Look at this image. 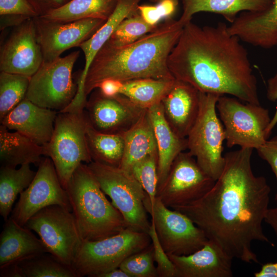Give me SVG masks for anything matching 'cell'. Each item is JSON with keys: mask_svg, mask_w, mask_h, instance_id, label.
<instances>
[{"mask_svg": "<svg viewBox=\"0 0 277 277\" xmlns=\"http://www.w3.org/2000/svg\"><path fill=\"white\" fill-rule=\"evenodd\" d=\"M184 26L179 19H168L132 43L117 46L107 41L86 74L85 96L107 79L122 82L145 78L175 80L169 69L168 58Z\"/></svg>", "mask_w": 277, "mask_h": 277, "instance_id": "obj_3", "label": "cell"}, {"mask_svg": "<svg viewBox=\"0 0 277 277\" xmlns=\"http://www.w3.org/2000/svg\"><path fill=\"white\" fill-rule=\"evenodd\" d=\"M161 103L172 130L180 137L186 138L199 114L200 92L191 85L175 80Z\"/></svg>", "mask_w": 277, "mask_h": 277, "instance_id": "obj_20", "label": "cell"}, {"mask_svg": "<svg viewBox=\"0 0 277 277\" xmlns=\"http://www.w3.org/2000/svg\"><path fill=\"white\" fill-rule=\"evenodd\" d=\"M118 0H70L64 6L39 16L57 22H71L86 18L107 21Z\"/></svg>", "mask_w": 277, "mask_h": 277, "instance_id": "obj_28", "label": "cell"}, {"mask_svg": "<svg viewBox=\"0 0 277 277\" xmlns=\"http://www.w3.org/2000/svg\"><path fill=\"white\" fill-rule=\"evenodd\" d=\"M256 150L259 155L270 165L277 182V135L268 139L263 145ZM275 200L277 202V191Z\"/></svg>", "mask_w": 277, "mask_h": 277, "instance_id": "obj_40", "label": "cell"}, {"mask_svg": "<svg viewBox=\"0 0 277 277\" xmlns=\"http://www.w3.org/2000/svg\"><path fill=\"white\" fill-rule=\"evenodd\" d=\"M79 55V51H74L51 62H43L30 77L25 98L43 108L59 111L66 108L77 92L72 72Z\"/></svg>", "mask_w": 277, "mask_h": 277, "instance_id": "obj_10", "label": "cell"}, {"mask_svg": "<svg viewBox=\"0 0 277 277\" xmlns=\"http://www.w3.org/2000/svg\"><path fill=\"white\" fill-rule=\"evenodd\" d=\"M267 97L271 102L277 103V73L268 80ZM277 124V105L273 116L266 131V137L268 140L272 129Z\"/></svg>", "mask_w": 277, "mask_h": 277, "instance_id": "obj_42", "label": "cell"}, {"mask_svg": "<svg viewBox=\"0 0 277 277\" xmlns=\"http://www.w3.org/2000/svg\"><path fill=\"white\" fill-rule=\"evenodd\" d=\"M30 77L1 71L0 121L26 97Z\"/></svg>", "mask_w": 277, "mask_h": 277, "instance_id": "obj_32", "label": "cell"}, {"mask_svg": "<svg viewBox=\"0 0 277 277\" xmlns=\"http://www.w3.org/2000/svg\"><path fill=\"white\" fill-rule=\"evenodd\" d=\"M147 111L157 146L158 188L165 180L176 156L187 149V142L186 138L178 136L169 125L161 103Z\"/></svg>", "mask_w": 277, "mask_h": 277, "instance_id": "obj_24", "label": "cell"}, {"mask_svg": "<svg viewBox=\"0 0 277 277\" xmlns=\"http://www.w3.org/2000/svg\"><path fill=\"white\" fill-rule=\"evenodd\" d=\"M1 277H25L19 264L11 265L0 268Z\"/></svg>", "mask_w": 277, "mask_h": 277, "instance_id": "obj_45", "label": "cell"}, {"mask_svg": "<svg viewBox=\"0 0 277 277\" xmlns=\"http://www.w3.org/2000/svg\"><path fill=\"white\" fill-rule=\"evenodd\" d=\"M48 252L44 243L32 230L10 216L0 235V268Z\"/></svg>", "mask_w": 277, "mask_h": 277, "instance_id": "obj_23", "label": "cell"}, {"mask_svg": "<svg viewBox=\"0 0 277 277\" xmlns=\"http://www.w3.org/2000/svg\"><path fill=\"white\" fill-rule=\"evenodd\" d=\"M178 4L173 0H163L156 5H138V12L148 24L156 26L164 18H170Z\"/></svg>", "mask_w": 277, "mask_h": 277, "instance_id": "obj_38", "label": "cell"}, {"mask_svg": "<svg viewBox=\"0 0 277 277\" xmlns=\"http://www.w3.org/2000/svg\"><path fill=\"white\" fill-rule=\"evenodd\" d=\"M85 108L92 126L98 131L110 134L123 133L127 131L145 110L121 94L109 97L99 90L92 94Z\"/></svg>", "mask_w": 277, "mask_h": 277, "instance_id": "obj_17", "label": "cell"}, {"mask_svg": "<svg viewBox=\"0 0 277 277\" xmlns=\"http://www.w3.org/2000/svg\"><path fill=\"white\" fill-rule=\"evenodd\" d=\"M241 41L263 48L277 45V0L263 12H243L228 27Z\"/></svg>", "mask_w": 277, "mask_h": 277, "instance_id": "obj_22", "label": "cell"}, {"mask_svg": "<svg viewBox=\"0 0 277 277\" xmlns=\"http://www.w3.org/2000/svg\"><path fill=\"white\" fill-rule=\"evenodd\" d=\"M123 156L119 167L130 172L133 166L148 155L157 153L155 138L147 109L127 131Z\"/></svg>", "mask_w": 277, "mask_h": 277, "instance_id": "obj_27", "label": "cell"}, {"mask_svg": "<svg viewBox=\"0 0 277 277\" xmlns=\"http://www.w3.org/2000/svg\"><path fill=\"white\" fill-rule=\"evenodd\" d=\"M0 15L38 16L27 0H0Z\"/></svg>", "mask_w": 277, "mask_h": 277, "instance_id": "obj_39", "label": "cell"}, {"mask_svg": "<svg viewBox=\"0 0 277 277\" xmlns=\"http://www.w3.org/2000/svg\"><path fill=\"white\" fill-rule=\"evenodd\" d=\"M241 41L224 23L201 27L190 21L168 56L169 69L175 80L200 92L260 105L256 78Z\"/></svg>", "mask_w": 277, "mask_h": 277, "instance_id": "obj_2", "label": "cell"}, {"mask_svg": "<svg viewBox=\"0 0 277 277\" xmlns=\"http://www.w3.org/2000/svg\"><path fill=\"white\" fill-rule=\"evenodd\" d=\"M101 277H130V275L120 268H115L103 274Z\"/></svg>", "mask_w": 277, "mask_h": 277, "instance_id": "obj_47", "label": "cell"}, {"mask_svg": "<svg viewBox=\"0 0 277 277\" xmlns=\"http://www.w3.org/2000/svg\"><path fill=\"white\" fill-rule=\"evenodd\" d=\"M123 86V82L113 79H107L102 81L98 86L100 92L104 96L112 97L118 94Z\"/></svg>", "mask_w": 277, "mask_h": 277, "instance_id": "obj_43", "label": "cell"}, {"mask_svg": "<svg viewBox=\"0 0 277 277\" xmlns=\"http://www.w3.org/2000/svg\"><path fill=\"white\" fill-rule=\"evenodd\" d=\"M273 0H182L183 11L179 19L184 25L198 12L222 15L232 23L242 11L260 12L268 9Z\"/></svg>", "mask_w": 277, "mask_h": 277, "instance_id": "obj_25", "label": "cell"}, {"mask_svg": "<svg viewBox=\"0 0 277 277\" xmlns=\"http://www.w3.org/2000/svg\"><path fill=\"white\" fill-rule=\"evenodd\" d=\"M36 173L28 164L22 165L18 169L1 166L0 214L5 221L12 212L17 195L30 185Z\"/></svg>", "mask_w": 277, "mask_h": 277, "instance_id": "obj_29", "label": "cell"}, {"mask_svg": "<svg viewBox=\"0 0 277 277\" xmlns=\"http://www.w3.org/2000/svg\"><path fill=\"white\" fill-rule=\"evenodd\" d=\"M43 62H49L60 57L67 49L79 47L89 38L106 22L97 18H86L62 23L33 17Z\"/></svg>", "mask_w": 277, "mask_h": 277, "instance_id": "obj_15", "label": "cell"}, {"mask_svg": "<svg viewBox=\"0 0 277 277\" xmlns=\"http://www.w3.org/2000/svg\"><path fill=\"white\" fill-rule=\"evenodd\" d=\"M88 165L101 189L122 214L127 227L148 233L151 221L144 204L147 193L132 174L119 167L94 161Z\"/></svg>", "mask_w": 277, "mask_h": 277, "instance_id": "obj_8", "label": "cell"}, {"mask_svg": "<svg viewBox=\"0 0 277 277\" xmlns=\"http://www.w3.org/2000/svg\"><path fill=\"white\" fill-rule=\"evenodd\" d=\"M241 101L223 95L216 104L227 146L257 149L267 140L266 131L271 119L269 111L260 105Z\"/></svg>", "mask_w": 277, "mask_h": 277, "instance_id": "obj_9", "label": "cell"}, {"mask_svg": "<svg viewBox=\"0 0 277 277\" xmlns=\"http://www.w3.org/2000/svg\"><path fill=\"white\" fill-rule=\"evenodd\" d=\"M86 136L92 161L119 167L124 150L123 133L101 132L94 129L88 120Z\"/></svg>", "mask_w": 277, "mask_h": 277, "instance_id": "obj_31", "label": "cell"}, {"mask_svg": "<svg viewBox=\"0 0 277 277\" xmlns=\"http://www.w3.org/2000/svg\"><path fill=\"white\" fill-rule=\"evenodd\" d=\"M146 195L144 206L151 216L158 239L167 254L189 255L207 242L208 240L204 232L187 215L166 207L157 197L151 207Z\"/></svg>", "mask_w": 277, "mask_h": 277, "instance_id": "obj_12", "label": "cell"}, {"mask_svg": "<svg viewBox=\"0 0 277 277\" xmlns=\"http://www.w3.org/2000/svg\"><path fill=\"white\" fill-rule=\"evenodd\" d=\"M38 166L33 181L19 194L10 216L23 226L33 215L49 206L58 205L71 211L66 191L51 159H43Z\"/></svg>", "mask_w": 277, "mask_h": 277, "instance_id": "obj_14", "label": "cell"}, {"mask_svg": "<svg viewBox=\"0 0 277 277\" xmlns=\"http://www.w3.org/2000/svg\"><path fill=\"white\" fill-rule=\"evenodd\" d=\"M255 277H277V262L262 265L261 269L254 273Z\"/></svg>", "mask_w": 277, "mask_h": 277, "instance_id": "obj_44", "label": "cell"}, {"mask_svg": "<svg viewBox=\"0 0 277 277\" xmlns=\"http://www.w3.org/2000/svg\"><path fill=\"white\" fill-rule=\"evenodd\" d=\"M140 0H118L113 13L104 24L79 47L85 56V66L78 81L77 93L71 102L75 107L84 106L87 97L84 93V86L88 69L96 54L111 36L118 25L124 19L138 12Z\"/></svg>", "mask_w": 277, "mask_h": 277, "instance_id": "obj_21", "label": "cell"}, {"mask_svg": "<svg viewBox=\"0 0 277 277\" xmlns=\"http://www.w3.org/2000/svg\"><path fill=\"white\" fill-rule=\"evenodd\" d=\"M45 156L44 146L39 145L17 131L11 132L0 126V162L1 166L16 168L28 164L38 166Z\"/></svg>", "mask_w": 277, "mask_h": 277, "instance_id": "obj_26", "label": "cell"}, {"mask_svg": "<svg viewBox=\"0 0 277 277\" xmlns=\"http://www.w3.org/2000/svg\"><path fill=\"white\" fill-rule=\"evenodd\" d=\"M265 222L272 229L277 240V205L268 209Z\"/></svg>", "mask_w": 277, "mask_h": 277, "instance_id": "obj_46", "label": "cell"}, {"mask_svg": "<svg viewBox=\"0 0 277 277\" xmlns=\"http://www.w3.org/2000/svg\"><path fill=\"white\" fill-rule=\"evenodd\" d=\"M214 183L195 159L188 152L183 151L174 160L165 180L157 189L156 197L166 207L173 209L200 199Z\"/></svg>", "mask_w": 277, "mask_h": 277, "instance_id": "obj_13", "label": "cell"}, {"mask_svg": "<svg viewBox=\"0 0 277 277\" xmlns=\"http://www.w3.org/2000/svg\"><path fill=\"white\" fill-rule=\"evenodd\" d=\"M168 255L176 269L178 277L233 276V259L210 240L201 248L189 255Z\"/></svg>", "mask_w": 277, "mask_h": 277, "instance_id": "obj_19", "label": "cell"}, {"mask_svg": "<svg viewBox=\"0 0 277 277\" xmlns=\"http://www.w3.org/2000/svg\"><path fill=\"white\" fill-rule=\"evenodd\" d=\"M151 244L148 233L127 228L105 239L83 241L71 267L77 277H101Z\"/></svg>", "mask_w": 277, "mask_h": 277, "instance_id": "obj_6", "label": "cell"}, {"mask_svg": "<svg viewBox=\"0 0 277 277\" xmlns=\"http://www.w3.org/2000/svg\"><path fill=\"white\" fill-rule=\"evenodd\" d=\"M220 96L200 92L199 114L186 137L188 152L215 181L221 174L225 163L223 154V142L226 140L225 130L216 112V104Z\"/></svg>", "mask_w": 277, "mask_h": 277, "instance_id": "obj_7", "label": "cell"}, {"mask_svg": "<svg viewBox=\"0 0 277 277\" xmlns=\"http://www.w3.org/2000/svg\"><path fill=\"white\" fill-rule=\"evenodd\" d=\"M148 234L153 248V258L159 277H178L176 269L162 247L158 239L154 223L151 220Z\"/></svg>", "mask_w": 277, "mask_h": 277, "instance_id": "obj_37", "label": "cell"}, {"mask_svg": "<svg viewBox=\"0 0 277 277\" xmlns=\"http://www.w3.org/2000/svg\"><path fill=\"white\" fill-rule=\"evenodd\" d=\"M154 262L151 243L144 249L127 258L119 268L130 277H159Z\"/></svg>", "mask_w": 277, "mask_h": 277, "instance_id": "obj_36", "label": "cell"}, {"mask_svg": "<svg viewBox=\"0 0 277 277\" xmlns=\"http://www.w3.org/2000/svg\"><path fill=\"white\" fill-rule=\"evenodd\" d=\"M149 1L153 3H158L163 0H149ZM173 1H174L175 2L178 4L179 0H173Z\"/></svg>", "mask_w": 277, "mask_h": 277, "instance_id": "obj_48", "label": "cell"}, {"mask_svg": "<svg viewBox=\"0 0 277 277\" xmlns=\"http://www.w3.org/2000/svg\"><path fill=\"white\" fill-rule=\"evenodd\" d=\"M43 62L33 17L15 26L1 47L0 70L31 77Z\"/></svg>", "mask_w": 277, "mask_h": 277, "instance_id": "obj_16", "label": "cell"}, {"mask_svg": "<svg viewBox=\"0 0 277 277\" xmlns=\"http://www.w3.org/2000/svg\"><path fill=\"white\" fill-rule=\"evenodd\" d=\"M88 123L85 110L59 111L52 137L44 146L45 156L53 162L65 189L78 166L92 161L86 141Z\"/></svg>", "mask_w": 277, "mask_h": 277, "instance_id": "obj_5", "label": "cell"}, {"mask_svg": "<svg viewBox=\"0 0 277 277\" xmlns=\"http://www.w3.org/2000/svg\"><path fill=\"white\" fill-rule=\"evenodd\" d=\"M175 80L138 78L123 82L120 94L143 109L162 102L171 89Z\"/></svg>", "mask_w": 277, "mask_h": 277, "instance_id": "obj_30", "label": "cell"}, {"mask_svg": "<svg viewBox=\"0 0 277 277\" xmlns=\"http://www.w3.org/2000/svg\"><path fill=\"white\" fill-rule=\"evenodd\" d=\"M83 241H96L128 228L87 164H81L65 189Z\"/></svg>", "mask_w": 277, "mask_h": 277, "instance_id": "obj_4", "label": "cell"}, {"mask_svg": "<svg viewBox=\"0 0 277 277\" xmlns=\"http://www.w3.org/2000/svg\"><path fill=\"white\" fill-rule=\"evenodd\" d=\"M25 226L37 234L48 253L71 266L83 242L71 211L58 205L49 206L33 215Z\"/></svg>", "mask_w": 277, "mask_h": 277, "instance_id": "obj_11", "label": "cell"}, {"mask_svg": "<svg viewBox=\"0 0 277 277\" xmlns=\"http://www.w3.org/2000/svg\"><path fill=\"white\" fill-rule=\"evenodd\" d=\"M157 160V153L148 155L136 163L130 171L147 193L151 207L154 205L158 186Z\"/></svg>", "mask_w": 277, "mask_h": 277, "instance_id": "obj_34", "label": "cell"}, {"mask_svg": "<svg viewBox=\"0 0 277 277\" xmlns=\"http://www.w3.org/2000/svg\"><path fill=\"white\" fill-rule=\"evenodd\" d=\"M252 151L240 148L227 152L223 170L211 189L197 200L173 209L189 217L232 259L259 263L253 242L272 244L263 229L271 188L265 177L253 172Z\"/></svg>", "mask_w": 277, "mask_h": 277, "instance_id": "obj_1", "label": "cell"}, {"mask_svg": "<svg viewBox=\"0 0 277 277\" xmlns=\"http://www.w3.org/2000/svg\"><path fill=\"white\" fill-rule=\"evenodd\" d=\"M25 277H77L71 266L46 252L19 264Z\"/></svg>", "mask_w": 277, "mask_h": 277, "instance_id": "obj_33", "label": "cell"}, {"mask_svg": "<svg viewBox=\"0 0 277 277\" xmlns=\"http://www.w3.org/2000/svg\"><path fill=\"white\" fill-rule=\"evenodd\" d=\"M38 16L64 6L70 0H27Z\"/></svg>", "mask_w": 277, "mask_h": 277, "instance_id": "obj_41", "label": "cell"}, {"mask_svg": "<svg viewBox=\"0 0 277 277\" xmlns=\"http://www.w3.org/2000/svg\"><path fill=\"white\" fill-rule=\"evenodd\" d=\"M57 113L55 110L38 106L25 98L1 123L9 130L18 132L45 146L52 137Z\"/></svg>", "mask_w": 277, "mask_h": 277, "instance_id": "obj_18", "label": "cell"}, {"mask_svg": "<svg viewBox=\"0 0 277 277\" xmlns=\"http://www.w3.org/2000/svg\"><path fill=\"white\" fill-rule=\"evenodd\" d=\"M157 26L147 23L138 12L122 21L108 41L117 46L126 45L152 32Z\"/></svg>", "mask_w": 277, "mask_h": 277, "instance_id": "obj_35", "label": "cell"}]
</instances>
